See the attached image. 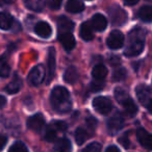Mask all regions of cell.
<instances>
[{
	"label": "cell",
	"mask_w": 152,
	"mask_h": 152,
	"mask_svg": "<svg viewBox=\"0 0 152 152\" xmlns=\"http://www.w3.org/2000/svg\"><path fill=\"white\" fill-rule=\"evenodd\" d=\"M53 110L58 114H67L71 110L72 102L68 90L64 87H55L50 95Z\"/></svg>",
	"instance_id": "6da1fadb"
},
{
	"label": "cell",
	"mask_w": 152,
	"mask_h": 152,
	"mask_svg": "<svg viewBox=\"0 0 152 152\" xmlns=\"http://www.w3.org/2000/svg\"><path fill=\"white\" fill-rule=\"evenodd\" d=\"M145 31L142 28H134L131 30L128 36L129 44L124 50V54L128 57L137 56L142 53L144 49V41H145Z\"/></svg>",
	"instance_id": "7a4b0ae2"
},
{
	"label": "cell",
	"mask_w": 152,
	"mask_h": 152,
	"mask_svg": "<svg viewBox=\"0 0 152 152\" xmlns=\"http://www.w3.org/2000/svg\"><path fill=\"white\" fill-rule=\"evenodd\" d=\"M45 69L42 65H38L36 67L32 68V70L29 72V75H28V83L31 86L34 87H38L41 83H43L45 78Z\"/></svg>",
	"instance_id": "3957f363"
},
{
	"label": "cell",
	"mask_w": 152,
	"mask_h": 152,
	"mask_svg": "<svg viewBox=\"0 0 152 152\" xmlns=\"http://www.w3.org/2000/svg\"><path fill=\"white\" fill-rule=\"evenodd\" d=\"M93 106L99 114L107 115L112 112L113 104L110 99L106 97H96L93 100Z\"/></svg>",
	"instance_id": "277c9868"
},
{
	"label": "cell",
	"mask_w": 152,
	"mask_h": 152,
	"mask_svg": "<svg viewBox=\"0 0 152 152\" xmlns=\"http://www.w3.org/2000/svg\"><path fill=\"white\" fill-rule=\"evenodd\" d=\"M123 126H124V119L120 113H116L107 121V130L112 134H115L118 131H120Z\"/></svg>",
	"instance_id": "5b68a950"
},
{
	"label": "cell",
	"mask_w": 152,
	"mask_h": 152,
	"mask_svg": "<svg viewBox=\"0 0 152 152\" xmlns=\"http://www.w3.org/2000/svg\"><path fill=\"white\" fill-rule=\"evenodd\" d=\"M137 99L143 105H148L150 101L152 100V90L146 85H140L135 89Z\"/></svg>",
	"instance_id": "8992f818"
},
{
	"label": "cell",
	"mask_w": 152,
	"mask_h": 152,
	"mask_svg": "<svg viewBox=\"0 0 152 152\" xmlns=\"http://www.w3.org/2000/svg\"><path fill=\"white\" fill-rule=\"evenodd\" d=\"M106 44L110 49L121 48L124 44V36L119 30H114L108 36L107 40H106Z\"/></svg>",
	"instance_id": "52a82bcc"
},
{
	"label": "cell",
	"mask_w": 152,
	"mask_h": 152,
	"mask_svg": "<svg viewBox=\"0 0 152 152\" xmlns=\"http://www.w3.org/2000/svg\"><path fill=\"white\" fill-rule=\"evenodd\" d=\"M110 20H112V23L114 25H122L127 20V15L125 13V11H123L119 7H110Z\"/></svg>",
	"instance_id": "ba28073f"
},
{
	"label": "cell",
	"mask_w": 152,
	"mask_h": 152,
	"mask_svg": "<svg viewBox=\"0 0 152 152\" xmlns=\"http://www.w3.org/2000/svg\"><path fill=\"white\" fill-rule=\"evenodd\" d=\"M45 125V119L43 117V115L41 114H36L32 117H30L27 120V126L30 130L36 131V132H40L43 129Z\"/></svg>",
	"instance_id": "9c48e42d"
},
{
	"label": "cell",
	"mask_w": 152,
	"mask_h": 152,
	"mask_svg": "<svg viewBox=\"0 0 152 152\" xmlns=\"http://www.w3.org/2000/svg\"><path fill=\"white\" fill-rule=\"evenodd\" d=\"M58 40L61 43L63 47L67 51H71L72 49H74L76 44L75 38L73 37V34L71 32H64V34H58Z\"/></svg>",
	"instance_id": "30bf717a"
},
{
	"label": "cell",
	"mask_w": 152,
	"mask_h": 152,
	"mask_svg": "<svg viewBox=\"0 0 152 152\" xmlns=\"http://www.w3.org/2000/svg\"><path fill=\"white\" fill-rule=\"evenodd\" d=\"M137 137L140 144L146 149L152 150V134L145 130L143 128H140L137 131Z\"/></svg>",
	"instance_id": "8fae6325"
},
{
	"label": "cell",
	"mask_w": 152,
	"mask_h": 152,
	"mask_svg": "<svg viewBox=\"0 0 152 152\" xmlns=\"http://www.w3.org/2000/svg\"><path fill=\"white\" fill-rule=\"evenodd\" d=\"M47 65H48V78H47V83H49L53 78H54L55 67H56V63H55V50H54V48L49 49Z\"/></svg>",
	"instance_id": "7c38bea8"
},
{
	"label": "cell",
	"mask_w": 152,
	"mask_h": 152,
	"mask_svg": "<svg viewBox=\"0 0 152 152\" xmlns=\"http://www.w3.org/2000/svg\"><path fill=\"white\" fill-rule=\"evenodd\" d=\"M91 24L93 28L97 31H103L107 26V20L101 14H95L91 20Z\"/></svg>",
	"instance_id": "4fadbf2b"
},
{
	"label": "cell",
	"mask_w": 152,
	"mask_h": 152,
	"mask_svg": "<svg viewBox=\"0 0 152 152\" xmlns=\"http://www.w3.org/2000/svg\"><path fill=\"white\" fill-rule=\"evenodd\" d=\"M34 32L38 34L41 38H49L51 36V32H52V29H51L50 25H49L47 22L41 21L39 23L36 24L34 26Z\"/></svg>",
	"instance_id": "5bb4252c"
},
{
	"label": "cell",
	"mask_w": 152,
	"mask_h": 152,
	"mask_svg": "<svg viewBox=\"0 0 152 152\" xmlns=\"http://www.w3.org/2000/svg\"><path fill=\"white\" fill-rule=\"evenodd\" d=\"M57 26H58L59 34L64 32H71L74 28V23L70 19H68L65 16H61L57 19Z\"/></svg>",
	"instance_id": "9a60e30c"
},
{
	"label": "cell",
	"mask_w": 152,
	"mask_h": 152,
	"mask_svg": "<svg viewBox=\"0 0 152 152\" xmlns=\"http://www.w3.org/2000/svg\"><path fill=\"white\" fill-rule=\"evenodd\" d=\"M94 28L92 26L91 22H85L81 24L80 29H79V36L83 40L85 41H91L94 38Z\"/></svg>",
	"instance_id": "2e32d148"
},
{
	"label": "cell",
	"mask_w": 152,
	"mask_h": 152,
	"mask_svg": "<svg viewBox=\"0 0 152 152\" xmlns=\"http://www.w3.org/2000/svg\"><path fill=\"white\" fill-rule=\"evenodd\" d=\"M66 10L71 14H78L85 10V4L81 0H68Z\"/></svg>",
	"instance_id": "e0dca14e"
},
{
	"label": "cell",
	"mask_w": 152,
	"mask_h": 152,
	"mask_svg": "<svg viewBox=\"0 0 152 152\" xmlns=\"http://www.w3.org/2000/svg\"><path fill=\"white\" fill-rule=\"evenodd\" d=\"M72 145L71 142L67 137H61L55 142L54 145V151L56 152H71Z\"/></svg>",
	"instance_id": "ac0fdd59"
},
{
	"label": "cell",
	"mask_w": 152,
	"mask_h": 152,
	"mask_svg": "<svg viewBox=\"0 0 152 152\" xmlns=\"http://www.w3.org/2000/svg\"><path fill=\"white\" fill-rule=\"evenodd\" d=\"M14 24V19L9 13L7 12H1L0 13V28L3 30L11 29Z\"/></svg>",
	"instance_id": "d6986e66"
},
{
	"label": "cell",
	"mask_w": 152,
	"mask_h": 152,
	"mask_svg": "<svg viewBox=\"0 0 152 152\" xmlns=\"http://www.w3.org/2000/svg\"><path fill=\"white\" fill-rule=\"evenodd\" d=\"M77 79H78V72H77L76 68H74V67L67 68V70H66L65 73H64V80L67 83L72 85V83H76Z\"/></svg>",
	"instance_id": "ffe728a7"
},
{
	"label": "cell",
	"mask_w": 152,
	"mask_h": 152,
	"mask_svg": "<svg viewBox=\"0 0 152 152\" xmlns=\"http://www.w3.org/2000/svg\"><path fill=\"white\" fill-rule=\"evenodd\" d=\"M22 85H23V83H22L21 78H20L19 76H15L13 80L7 86L5 91L9 94H15L20 91V89L22 88Z\"/></svg>",
	"instance_id": "44dd1931"
},
{
	"label": "cell",
	"mask_w": 152,
	"mask_h": 152,
	"mask_svg": "<svg viewBox=\"0 0 152 152\" xmlns=\"http://www.w3.org/2000/svg\"><path fill=\"white\" fill-rule=\"evenodd\" d=\"M92 75L96 80H101L103 81V79L106 77L107 75V69L104 67L103 65H96L93 68V71H92Z\"/></svg>",
	"instance_id": "7402d4cb"
},
{
	"label": "cell",
	"mask_w": 152,
	"mask_h": 152,
	"mask_svg": "<svg viewBox=\"0 0 152 152\" xmlns=\"http://www.w3.org/2000/svg\"><path fill=\"white\" fill-rule=\"evenodd\" d=\"M139 18L144 22H151L152 21V7L145 5L142 7L137 12Z\"/></svg>",
	"instance_id": "603a6c76"
},
{
	"label": "cell",
	"mask_w": 152,
	"mask_h": 152,
	"mask_svg": "<svg viewBox=\"0 0 152 152\" xmlns=\"http://www.w3.org/2000/svg\"><path fill=\"white\" fill-rule=\"evenodd\" d=\"M26 7L34 12L43 11L45 7V0H24Z\"/></svg>",
	"instance_id": "cb8c5ba5"
},
{
	"label": "cell",
	"mask_w": 152,
	"mask_h": 152,
	"mask_svg": "<svg viewBox=\"0 0 152 152\" xmlns=\"http://www.w3.org/2000/svg\"><path fill=\"white\" fill-rule=\"evenodd\" d=\"M122 105H123V107H124L125 113H126L129 117H133L137 113V106L135 105L134 101H133L130 97H129L126 101L123 102Z\"/></svg>",
	"instance_id": "d4e9b609"
},
{
	"label": "cell",
	"mask_w": 152,
	"mask_h": 152,
	"mask_svg": "<svg viewBox=\"0 0 152 152\" xmlns=\"http://www.w3.org/2000/svg\"><path fill=\"white\" fill-rule=\"evenodd\" d=\"M90 134L85 128L83 127H79V128L76 129L75 131V141L77 143V145H83L88 139H89Z\"/></svg>",
	"instance_id": "484cf974"
},
{
	"label": "cell",
	"mask_w": 152,
	"mask_h": 152,
	"mask_svg": "<svg viewBox=\"0 0 152 152\" xmlns=\"http://www.w3.org/2000/svg\"><path fill=\"white\" fill-rule=\"evenodd\" d=\"M115 98H116V100L119 103L122 104L123 102L126 101L129 98V94H128V92L125 89H123V88H117V89L115 90Z\"/></svg>",
	"instance_id": "4316f807"
},
{
	"label": "cell",
	"mask_w": 152,
	"mask_h": 152,
	"mask_svg": "<svg viewBox=\"0 0 152 152\" xmlns=\"http://www.w3.org/2000/svg\"><path fill=\"white\" fill-rule=\"evenodd\" d=\"M11 67L5 58L1 57L0 58V77H7L10 75Z\"/></svg>",
	"instance_id": "83f0119b"
},
{
	"label": "cell",
	"mask_w": 152,
	"mask_h": 152,
	"mask_svg": "<svg viewBox=\"0 0 152 152\" xmlns=\"http://www.w3.org/2000/svg\"><path fill=\"white\" fill-rule=\"evenodd\" d=\"M127 71L125 68H118L113 73V80L114 81H122L126 78Z\"/></svg>",
	"instance_id": "f1b7e54d"
},
{
	"label": "cell",
	"mask_w": 152,
	"mask_h": 152,
	"mask_svg": "<svg viewBox=\"0 0 152 152\" xmlns=\"http://www.w3.org/2000/svg\"><path fill=\"white\" fill-rule=\"evenodd\" d=\"M9 152H28L26 145L22 142H16L10 147Z\"/></svg>",
	"instance_id": "f546056e"
},
{
	"label": "cell",
	"mask_w": 152,
	"mask_h": 152,
	"mask_svg": "<svg viewBox=\"0 0 152 152\" xmlns=\"http://www.w3.org/2000/svg\"><path fill=\"white\" fill-rule=\"evenodd\" d=\"M56 137H57V131L49 125L46 129V132H45V140L49 142H53V141H56Z\"/></svg>",
	"instance_id": "4dcf8cb0"
},
{
	"label": "cell",
	"mask_w": 152,
	"mask_h": 152,
	"mask_svg": "<svg viewBox=\"0 0 152 152\" xmlns=\"http://www.w3.org/2000/svg\"><path fill=\"white\" fill-rule=\"evenodd\" d=\"M50 126L52 127L53 129L57 131V132H64V131L67 130L68 125L66 124V122L64 121H54L50 124Z\"/></svg>",
	"instance_id": "1f68e13d"
},
{
	"label": "cell",
	"mask_w": 152,
	"mask_h": 152,
	"mask_svg": "<svg viewBox=\"0 0 152 152\" xmlns=\"http://www.w3.org/2000/svg\"><path fill=\"white\" fill-rule=\"evenodd\" d=\"M101 144L97 143V142H94V143H91L85 147V149L83 150V152H101Z\"/></svg>",
	"instance_id": "d6a6232c"
},
{
	"label": "cell",
	"mask_w": 152,
	"mask_h": 152,
	"mask_svg": "<svg viewBox=\"0 0 152 152\" xmlns=\"http://www.w3.org/2000/svg\"><path fill=\"white\" fill-rule=\"evenodd\" d=\"M103 83H102L101 80H96L93 81V83H91V86H90V89H91V91L93 92H98V91H101L102 89H103Z\"/></svg>",
	"instance_id": "836d02e7"
},
{
	"label": "cell",
	"mask_w": 152,
	"mask_h": 152,
	"mask_svg": "<svg viewBox=\"0 0 152 152\" xmlns=\"http://www.w3.org/2000/svg\"><path fill=\"white\" fill-rule=\"evenodd\" d=\"M86 123H87V126H88V128L90 129V130H95V128L97 127V124H98V122H97V120H96L94 117H89V118L87 119V121H86Z\"/></svg>",
	"instance_id": "e575fe53"
},
{
	"label": "cell",
	"mask_w": 152,
	"mask_h": 152,
	"mask_svg": "<svg viewBox=\"0 0 152 152\" xmlns=\"http://www.w3.org/2000/svg\"><path fill=\"white\" fill-rule=\"evenodd\" d=\"M61 0H49L48 5L51 10H58L61 7Z\"/></svg>",
	"instance_id": "d590c367"
},
{
	"label": "cell",
	"mask_w": 152,
	"mask_h": 152,
	"mask_svg": "<svg viewBox=\"0 0 152 152\" xmlns=\"http://www.w3.org/2000/svg\"><path fill=\"white\" fill-rule=\"evenodd\" d=\"M119 143L124 148H129V146H130V142H129V139H128V137H127V134H124L123 137H121L120 139H119Z\"/></svg>",
	"instance_id": "8d00e7d4"
},
{
	"label": "cell",
	"mask_w": 152,
	"mask_h": 152,
	"mask_svg": "<svg viewBox=\"0 0 152 152\" xmlns=\"http://www.w3.org/2000/svg\"><path fill=\"white\" fill-rule=\"evenodd\" d=\"M110 64L112 66H114V67H116V66H119L121 64V59L118 56H112L110 58Z\"/></svg>",
	"instance_id": "74e56055"
},
{
	"label": "cell",
	"mask_w": 152,
	"mask_h": 152,
	"mask_svg": "<svg viewBox=\"0 0 152 152\" xmlns=\"http://www.w3.org/2000/svg\"><path fill=\"white\" fill-rule=\"evenodd\" d=\"M7 137H4V135H2V134H0V151H1V150L5 147V145H7Z\"/></svg>",
	"instance_id": "f35d334b"
},
{
	"label": "cell",
	"mask_w": 152,
	"mask_h": 152,
	"mask_svg": "<svg viewBox=\"0 0 152 152\" xmlns=\"http://www.w3.org/2000/svg\"><path fill=\"white\" fill-rule=\"evenodd\" d=\"M105 152H120V151H119V149L116 147V146L112 145V146H110V147H107V149L105 150Z\"/></svg>",
	"instance_id": "ab89813d"
},
{
	"label": "cell",
	"mask_w": 152,
	"mask_h": 152,
	"mask_svg": "<svg viewBox=\"0 0 152 152\" xmlns=\"http://www.w3.org/2000/svg\"><path fill=\"white\" fill-rule=\"evenodd\" d=\"M126 5H134L139 2V0H123Z\"/></svg>",
	"instance_id": "60d3db41"
},
{
	"label": "cell",
	"mask_w": 152,
	"mask_h": 152,
	"mask_svg": "<svg viewBox=\"0 0 152 152\" xmlns=\"http://www.w3.org/2000/svg\"><path fill=\"white\" fill-rule=\"evenodd\" d=\"M5 103H7V98L4 97V96L0 95V107H2V106L5 105Z\"/></svg>",
	"instance_id": "b9f144b4"
},
{
	"label": "cell",
	"mask_w": 152,
	"mask_h": 152,
	"mask_svg": "<svg viewBox=\"0 0 152 152\" xmlns=\"http://www.w3.org/2000/svg\"><path fill=\"white\" fill-rule=\"evenodd\" d=\"M147 108H148V110H149V113H151V114H152V100L149 102V103H148Z\"/></svg>",
	"instance_id": "7bdbcfd3"
},
{
	"label": "cell",
	"mask_w": 152,
	"mask_h": 152,
	"mask_svg": "<svg viewBox=\"0 0 152 152\" xmlns=\"http://www.w3.org/2000/svg\"><path fill=\"white\" fill-rule=\"evenodd\" d=\"M3 3H7V4H11V3H13L15 0H1Z\"/></svg>",
	"instance_id": "ee69618b"
}]
</instances>
